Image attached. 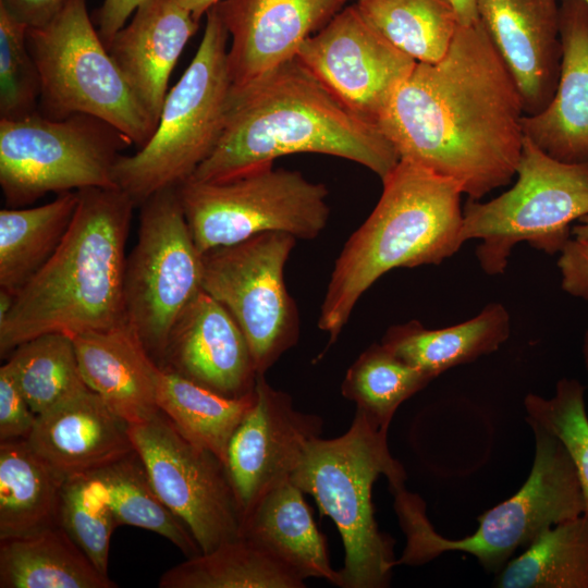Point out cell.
Instances as JSON below:
<instances>
[{
  "label": "cell",
  "mask_w": 588,
  "mask_h": 588,
  "mask_svg": "<svg viewBox=\"0 0 588 588\" xmlns=\"http://www.w3.org/2000/svg\"><path fill=\"white\" fill-rule=\"evenodd\" d=\"M524 115L517 84L478 19L458 24L441 60L415 64L377 124L400 159L479 200L516 175Z\"/></svg>",
  "instance_id": "6da1fadb"
},
{
  "label": "cell",
  "mask_w": 588,
  "mask_h": 588,
  "mask_svg": "<svg viewBox=\"0 0 588 588\" xmlns=\"http://www.w3.org/2000/svg\"><path fill=\"white\" fill-rule=\"evenodd\" d=\"M303 152L354 161L381 180L400 160L377 124L346 109L294 58L231 88L219 140L189 180H219Z\"/></svg>",
  "instance_id": "7a4b0ae2"
},
{
  "label": "cell",
  "mask_w": 588,
  "mask_h": 588,
  "mask_svg": "<svg viewBox=\"0 0 588 588\" xmlns=\"http://www.w3.org/2000/svg\"><path fill=\"white\" fill-rule=\"evenodd\" d=\"M77 192V208L61 244L0 320L1 357L40 334L73 338L127 322L125 245L136 205L119 187Z\"/></svg>",
  "instance_id": "3957f363"
},
{
  "label": "cell",
  "mask_w": 588,
  "mask_h": 588,
  "mask_svg": "<svg viewBox=\"0 0 588 588\" xmlns=\"http://www.w3.org/2000/svg\"><path fill=\"white\" fill-rule=\"evenodd\" d=\"M381 181L379 201L344 244L328 282L318 327L329 344L385 272L439 265L464 244L463 192L455 181L405 159Z\"/></svg>",
  "instance_id": "277c9868"
},
{
  "label": "cell",
  "mask_w": 588,
  "mask_h": 588,
  "mask_svg": "<svg viewBox=\"0 0 588 588\" xmlns=\"http://www.w3.org/2000/svg\"><path fill=\"white\" fill-rule=\"evenodd\" d=\"M380 475L389 483L405 481L401 463L390 453L388 429L356 409L350 429L334 439H313L290 479L310 494L322 515L335 524L344 546L338 571L342 588H384L395 565L394 539L375 519L372 486Z\"/></svg>",
  "instance_id": "5b68a950"
},
{
  "label": "cell",
  "mask_w": 588,
  "mask_h": 588,
  "mask_svg": "<svg viewBox=\"0 0 588 588\" xmlns=\"http://www.w3.org/2000/svg\"><path fill=\"white\" fill-rule=\"evenodd\" d=\"M535 434V458L523 487L478 517L475 532L462 539L439 535L426 505L404 482L390 486L394 509L406 536L395 565H421L449 551L474 555L488 572H500L519 548L543 530L584 514V499L573 460L564 444L540 425L527 421Z\"/></svg>",
  "instance_id": "8992f818"
},
{
  "label": "cell",
  "mask_w": 588,
  "mask_h": 588,
  "mask_svg": "<svg viewBox=\"0 0 588 588\" xmlns=\"http://www.w3.org/2000/svg\"><path fill=\"white\" fill-rule=\"evenodd\" d=\"M228 39L215 5L206 14L203 38L192 62L166 96L152 136L134 155L118 158L115 185L136 206L163 188L189 180L216 147L232 88Z\"/></svg>",
  "instance_id": "52a82bcc"
},
{
  "label": "cell",
  "mask_w": 588,
  "mask_h": 588,
  "mask_svg": "<svg viewBox=\"0 0 588 588\" xmlns=\"http://www.w3.org/2000/svg\"><path fill=\"white\" fill-rule=\"evenodd\" d=\"M27 44L40 77L42 115H93L139 148L147 144L157 123L102 42L86 0H68L49 22L28 27Z\"/></svg>",
  "instance_id": "ba28073f"
},
{
  "label": "cell",
  "mask_w": 588,
  "mask_h": 588,
  "mask_svg": "<svg viewBox=\"0 0 588 588\" xmlns=\"http://www.w3.org/2000/svg\"><path fill=\"white\" fill-rule=\"evenodd\" d=\"M516 175L509 191L486 203L469 198L463 209L462 240L481 241L476 257L489 275L505 271L518 243L561 253L572 224L588 215V162L556 160L524 136Z\"/></svg>",
  "instance_id": "9c48e42d"
},
{
  "label": "cell",
  "mask_w": 588,
  "mask_h": 588,
  "mask_svg": "<svg viewBox=\"0 0 588 588\" xmlns=\"http://www.w3.org/2000/svg\"><path fill=\"white\" fill-rule=\"evenodd\" d=\"M197 249L229 246L265 232L310 240L327 226L328 189L301 172L261 163L233 175L179 186Z\"/></svg>",
  "instance_id": "30bf717a"
},
{
  "label": "cell",
  "mask_w": 588,
  "mask_h": 588,
  "mask_svg": "<svg viewBox=\"0 0 588 588\" xmlns=\"http://www.w3.org/2000/svg\"><path fill=\"white\" fill-rule=\"evenodd\" d=\"M132 140L87 114L0 119V185L7 207L32 205L48 193L118 187L113 169Z\"/></svg>",
  "instance_id": "8fae6325"
},
{
  "label": "cell",
  "mask_w": 588,
  "mask_h": 588,
  "mask_svg": "<svg viewBox=\"0 0 588 588\" xmlns=\"http://www.w3.org/2000/svg\"><path fill=\"white\" fill-rule=\"evenodd\" d=\"M139 207L137 242L125 261V317L159 365L176 319L203 290V254L179 186L152 194Z\"/></svg>",
  "instance_id": "7c38bea8"
},
{
  "label": "cell",
  "mask_w": 588,
  "mask_h": 588,
  "mask_svg": "<svg viewBox=\"0 0 588 588\" xmlns=\"http://www.w3.org/2000/svg\"><path fill=\"white\" fill-rule=\"evenodd\" d=\"M295 242L289 233L272 231L203 254V290L237 322L258 375H265L299 335L296 305L284 281Z\"/></svg>",
  "instance_id": "4fadbf2b"
},
{
  "label": "cell",
  "mask_w": 588,
  "mask_h": 588,
  "mask_svg": "<svg viewBox=\"0 0 588 588\" xmlns=\"http://www.w3.org/2000/svg\"><path fill=\"white\" fill-rule=\"evenodd\" d=\"M130 437L155 490L201 553L241 536L242 511L223 461L186 439L161 411L130 425Z\"/></svg>",
  "instance_id": "5bb4252c"
},
{
  "label": "cell",
  "mask_w": 588,
  "mask_h": 588,
  "mask_svg": "<svg viewBox=\"0 0 588 588\" xmlns=\"http://www.w3.org/2000/svg\"><path fill=\"white\" fill-rule=\"evenodd\" d=\"M295 59L346 109L373 124L417 63L384 39L355 3L307 38Z\"/></svg>",
  "instance_id": "9a60e30c"
},
{
  "label": "cell",
  "mask_w": 588,
  "mask_h": 588,
  "mask_svg": "<svg viewBox=\"0 0 588 588\" xmlns=\"http://www.w3.org/2000/svg\"><path fill=\"white\" fill-rule=\"evenodd\" d=\"M321 430L319 416L295 409L289 394L258 376L253 404L229 441L224 462L242 517L260 494L291 477Z\"/></svg>",
  "instance_id": "2e32d148"
},
{
  "label": "cell",
  "mask_w": 588,
  "mask_h": 588,
  "mask_svg": "<svg viewBox=\"0 0 588 588\" xmlns=\"http://www.w3.org/2000/svg\"><path fill=\"white\" fill-rule=\"evenodd\" d=\"M347 0H223L216 5L229 33L232 87L244 86L295 58Z\"/></svg>",
  "instance_id": "e0dca14e"
},
{
  "label": "cell",
  "mask_w": 588,
  "mask_h": 588,
  "mask_svg": "<svg viewBox=\"0 0 588 588\" xmlns=\"http://www.w3.org/2000/svg\"><path fill=\"white\" fill-rule=\"evenodd\" d=\"M159 366L233 399L250 394L259 376L237 322L204 290L176 319Z\"/></svg>",
  "instance_id": "ac0fdd59"
},
{
  "label": "cell",
  "mask_w": 588,
  "mask_h": 588,
  "mask_svg": "<svg viewBox=\"0 0 588 588\" xmlns=\"http://www.w3.org/2000/svg\"><path fill=\"white\" fill-rule=\"evenodd\" d=\"M476 5L517 84L525 115L542 111L554 96L561 70L558 0H476Z\"/></svg>",
  "instance_id": "d6986e66"
},
{
  "label": "cell",
  "mask_w": 588,
  "mask_h": 588,
  "mask_svg": "<svg viewBox=\"0 0 588 588\" xmlns=\"http://www.w3.org/2000/svg\"><path fill=\"white\" fill-rule=\"evenodd\" d=\"M26 441L66 477L95 471L134 451L130 424L88 387L37 415Z\"/></svg>",
  "instance_id": "ffe728a7"
},
{
  "label": "cell",
  "mask_w": 588,
  "mask_h": 588,
  "mask_svg": "<svg viewBox=\"0 0 588 588\" xmlns=\"http://www.w3.org/2000/svg\"><path fill=\"white\" fill-rule=\"evenodd\" d=\"M562 60L556 90L540 112L524 115V135L567 163L588 162V5L561 0Z\"/></svg>",
  "instance_id": "44dd1931"
},
{
  "label": "cell",
  "mask_w": 588,
  "mask_h": 588,
  "mask_svg": "<svg viewBox=\"0 0 588 588\" xmlns=\"http://www.w3.org/2000/svg\"><path fill=\"white\" fill-rule=\"evenodd\" d=\"M198 23L173 0H144L108 49L157 125L171 73Z\"/></svg>",
  "instance_id": "7402d4cb"
},
{
  "label": "cell",
  "mask_w": 588,
  "mask_h": 588,
  "mask_svg": "<svg viewBox=\"0 0 588 588\" xmlns=\"http://www.w3.org/2000/svg\"><path fill=\"white\" fill-rule=\"evenodd\" d=\"M86 385L130 425L145 422L160 409L156 381L160 366L126 322L73 336Z\"/></svg>",
  "instance_id": "603a6c76"
},
{
  "label": "cell",
  "mask_w": 588,
  "mask_h": 588,
  "mask_svg": "<svg viewBox=\"0 0 588 588\" xmlns=\"http://www.w3.org/2000/svg\"><path fill=\"white\" fill-rule=\"evenodd\" d=\"M303 493L290 478L269 488L243 514L241 536L304 580L316 577L336 586L326 537Z\"/></svg>",
  "instance_id": "cb8c5ba5"
},
{
  "label": "cell",
  "mask_w": 588,
  "mask_h": 588,
  "mask_svg": "<svg viewBox=\"0 0 588 588\" xmlns=\"http://www.w3.org/2000/svg\"><path fill=\"white\" fill-rule=\"evenodd\" d=\"M511 332L510 315L500 303L487 305L462 323L428 329L417 320L393 326L381 344L403 362L436 378L448 369L497 351Z\"/></svg>",
  "instance_id": "d4e9b609"
},
{
  "label": "cell",
  "mask_w": 588,
  "mask_h": 588,
  "mask_svg": "<svg viewBox=\"0 0 588 588\" xmlns=\"http://www.w3.org/2000/svg\"><path fill=\"white\" fill-rule=\"evenodd\" d=\"M61 526L0 539V588H115Z\"/></svg>",
  "instance_id": "484cf974"
},
{
  "label": "cell",
  "mask_w": 588,
  "mask_h": 588,
  "mask_svg": "<svg viewBox=\"0 0 588 588\" xmlns=\"http://www.w3.org/2000/svg\"><path fill=\"white\" fill-rule=\"evenodd\" d=\"M66 478L26 439L0 442V539L59 526Z\"/></svg>",
  "instance_id": "4316f807"
},
{
  "label": "cell",
  "mask_w": 588,
  "mask_h": 588,
  "mask_svg": "<svg viewBox=\"0 0 588 588\" xmlns=\"http://www.w3.org/2000/svg\"><path fill=\"white\" fill-rule=\"evenodd\" d=\"M78 192H65L41 206L0 210V290L12 295L48 261L66 234Z\"/></svg>",
  "instance_id": "83f0119b"
},
{
  "label": "cell",
  "mask_w": 588,
  "mask_h": 588,
  "mask_svg": "<svg viewBox=\"0 0 588 588\" xmlns=\"http://www.w3.org/2000/svg\"><path fill=\"white\" fill-rule=\"evenodd\" d=\"M254 392L226 397L161 367L156 381L159 409L186 439L223 463L229 441L253 404Z\"/></svg>",
  "instance_id": "f1b7e54d"
},
{
  "label": "cell",
  "mask_w": 588,
  "mask_h": 588,
  "mask_svg": "<svg viewBox=\"0 0 588 588\" xmlns=\"http://www.w3.org/2000/svg\"><path fill=\"white\" fill-rule=\"evenodd\" d=\"M160 588H302L305 580L240 536L164 572Z\"/></svg>",
  "instance_id": "f546056e"
},
{
  "label": "cell",
  "mask_w": 588,
  "mask_h": 588,
  "mask_svg": "<svg viewBox=\"0 0 588 588\" xmlns=\"http://www.w3.org/2000/svg\"><path fill=\"white\" fill-rule=\"evenodd\" d=\"M499 588H588V517L543 530L494 580Z\"/></svg>",
  "instance_id": "4dcf8cb0"
},
{
  "label": "cell",
  "mask_w": 588,
  "mask_h": 588,
  "mask_svg": "<svg viewBox=\"0 0 588 588\" xmlns=\"http://www.w3.org/2000/svg\"><path fill=\"white\" fill-rule=\"evenodd\" d=\"M355 5L384 39L418 63L441 60L460 24L448 0H357Z\"/></svg>",
  "instance_id": "1f68e13d"
},
{
  "label": "cell",
  "mask_w": 588,
  "mask_h": 588,
  "mask_svg": "<svg viewBox=\"0 0 588 588\" xmlns=\"http://www.w3.org/2000/svg\"><path fill=\"white\" fill-rule=\"evenodd\" d=\"M93 473L105 486L119 525L156 532L172 542L187 558L201 553L187 526L155 490L135 450Z\"/></svg>",
  "instance_id": "d6a6232c"
},
{
  "label": "cell",
  "mask_w": 588,
  "mask_h": 588,
  "mask_svg": "<svg viewBox=\"0 0 588 588\" xmlns=\"http://www.w3.org/2000/svg\"><path fill=\"white\" fill-rule=\"evenodd\" d=\"M37 415L87 388L71 335L50 332L17 345L5 362Z\"/></svg>",
  "instance_id": "836d02e7"
},
{
  "label": "cell",
  "mask_w": 588,
  "mask_h": 588,
  "mask_svg": "<svg viewBox=\"0 0 588 588\" xmlns=\"http://www.w3.org/2000/svg\"><path fill=\"white\" fill-rule=\"evenodd\" d=\"M433 378L400 359L384 345L372 344L346 371L342 394L373 424L388 429L399 406Z\"/></svg>",
  "instance_id": "e575fe53"
},
{
  "label": "cell",
  "mask_w": 588,
  "mask_h": 588,
  "mask_svg": "<svg viewBox=\"0 0 588 588\" xmlns=\"http://www.w3.org/2000/svg\"><path fill=\"white\" fill-rule=\"evenodd\" d=\"M60 525L95 566L108 575L110 540L119 524L108 492L93 471L66 478L61 498Z\"/></svg>",
  "instance_id": "d590c367"
},
{
  "label": "cell",
  "mask_w": 588,
  "mask_h": 588,
  "mask_svg": "<svg viewBox=\"0 0 588 588\" xmlns=\"http://www.w3.org/2000/svg\"><path fill=\"white\" fill-rule=\"evenodd\" d=\"M524 405L526 420L554 434L569 453L584 499V514L588 517V416L584 387L576 379L563 378L552 397L529 393Z\"/></svg>",
  "instance_id": "8d00e7d4"
},
{
  "label": "cell",
  "mask_w": 588,
  "mask_h": 588,
  "mask_svg": "<svg viewBox=\"0 0 588 588\" xmlns=\"http://www.w3.org/2000/svg\"><path fill=\"white\" fill-rule=\"evenodd\" d=\"M28 25L0 2V119L37 113L40 77L27 44Z\"/></svg>",
  "instance_id": "74e56055"
},
{
  "label": "cell",
  "mask_w": 588,
  "mask_h": 588,
  "mask_svg": "<svg viewBox=\"0 0 588 588\" xmlns=\"http://www.w3.org/2000/svg\"><path fill=\"white\" fill-rule=\"evenodd\" d=\"M36 417L4 363L0 367V442L27 439Z\"/></svg>",
  "instance_id": "f35d334b"
},
{
  "label": "cell",
  "mask_w": 588,
  "mask_h": 588,
  "mask_svg": "<svg viewBox=\"0 0 588 588\" xmlns=\"http://www.w3.org/2000/svg\"><path fill=\"white\" fill-rule=\"evenodd\" d=\"M560 254L558 267L563 291L588 299V238H571Z\"/></svg>",
  "instance_id": "ab89813d"
},
{
  "label": "cell",
  "mask_w": 588,
  "mask_h": 588,
  "mask_svg": "<svg viewBox=\"0 0 588 588\" xmlns=\"http://www.w3.org/2000/svg\"><path fill=\"white\" fill-rule=\"evenodd\" d=\"M144 0H103L97 12V32L109 49L117 33Z\"/></svg>",
  "instance_id": "60d3db41"
},
{
  "label": "cell",
  "mask_w": 588,
  "mask_h": 588,
  "mask_svg": "<svg viewBox=\"0 0 588 588\" xmlns=\"http://www.w3.org/2000/svg\"><path fill=\"white\" fill-rule=\"evenodd\" d=\"M68 0H0L17 19L38 27L49 22Z\"/></svg>",
  "instance_id": "b9f144b4"
},
{
  "label": "cell",
  "mask_w": 588,
  "mask_h": 588,
  "mask_svg": "<svg viewBox=\"0 0 588 588\" xmlns=\"http://www.w3.org/2000/svg\"><path fill=\"white\" fill-rule=\"evenodd\" d=\"M453 7L458 23L461 25H468L476 22L479 16L477 12L476 0H448Z\"/></svg>",
  "instance_id": "7bdbcfd3"
},
{
  "label": "cell",
  "mask_w": 588,
  "mask_h": 588,
  "mask_svg": "<svg viewBox=\"0 0 588 588\" xmlns=\"http://www.w3.org/2000/svg\"><path fill=\"white\" fill-rule=\"evenodd\" d=\"M192 13L196 21L207 14V12L223 0H173Z\"/></svg>",
  "instance_id": "ee69618b"
},
{
  "label": "cell",
  "mask_w": 588,
  "mask_h": 588,
  "mask_svg": "<svg viewBox=\"0 0 588 588\" xmlns=\"http://www.w3.org/2000/svg\"><path fill=\"white\" fill-rule=\"evenodd\" d=\"M572 234L576 238H588V215L580 218L572 228Z\"/></svg>",
  "instance_id": "f6af8a7d"
},
{
  "label": "cell",
  "mask_w": 588,
  "mask_h": 588,
  "mask_svg": "<svg viewBox=\"0 0 588 588\" xmlns=\"http://www.w3.org/2000/svg\"><path fill=\"white\" fill-rule=\"evenodd\" d=\"M583 355H584L585 366H586V370H587V375H588V329H587V331L585 333V338H584Z\"/></svg>",
  "instance_id": "bcb514c9"
},
{
  "label": "cell",
  "mask_w": 588,
  "mask_h": 588,
  "mask_svg": "<svg viewBox=\"0 0 588 588\" xmlns=\"http://www.w3.org/2000/svg\"><path fill=\"white\" fill-rule=\"evenodd\" d=\"M588 5V0H583Z\"/></svg>",
  "instance_id": "7dc6e473"
}]
</instances>
